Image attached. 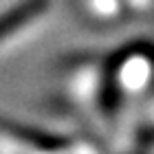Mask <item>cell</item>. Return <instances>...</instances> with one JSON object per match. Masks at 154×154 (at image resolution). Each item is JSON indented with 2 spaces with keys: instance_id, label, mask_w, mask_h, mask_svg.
Returning a JSON list of instances; mask_svg holds the SVG:
<instances>
[{
  "instance_id": "obj_2",
  "label": "cell",
  "mask_w": 154,
  "mask_h": 154,
  "mask_svg": "<svg viewBox=\"0 0 154 154\" xmlns=\"http://www.w3.org/2000/svg\"><path fill=\"white\" fill-rule=\"evenodd\" d=\"M152 75V60L148 62L143 53H137L134 55V62L125 60L121 66H119V73H117V79L121 82L119 86H125V88H139V86H145L143 82H148V77Z\"/></svg>"
},
{
  "instance_id": "obj_1",
  "label": "cell",
  "mask_w": 154,
  "mask_h": 154,
  "mask_svg": "<svg viewBox=\"0 0 154 154\" xmlns=\"http://www.w3.org/2000/svg\"><path fill=\"white\" fill-rule=\"evenodd\" d=\"M46 7L48 0H26V2L13 7L7 16L0 18V42H5L13 33H18V29H22L24 24H31L35 18H40L42 11H46Z\"/></svg>"
}]
</instances>
